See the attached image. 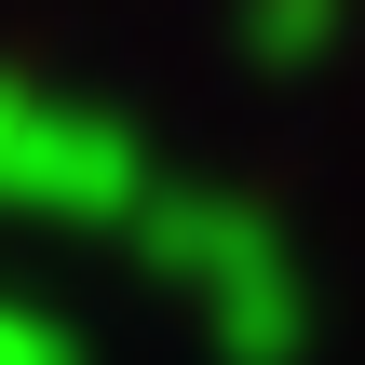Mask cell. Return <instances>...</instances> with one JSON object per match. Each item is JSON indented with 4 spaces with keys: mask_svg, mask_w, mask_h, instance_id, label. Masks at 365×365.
I'll return each instance as SVG.
<instances>
[{
    "mask_svg": "<svg viewBox=\"0 0 365 365\" xmlns=\"http://www.w3.org/2000/svg\"><path fill=\"white\" fill-rule=\"evenodd\" d=\"M149 257L203 298V325H217L230 365H298L312 312H298V257L271 244V217H244L217 190H176V203H149Z\"/></svg>",
    "mask_w": 365,
    "mask_h": 365,
    "instance_id": "6da1fadb",
    "label": "cell"
},
{
    "mask_svg": "<svg viewBox=\"0 0 365 365\" xmlns=\"http://www.w3.org/2000/svg\"><path fill=\"white\" fill-rule=\"evenodd\" d=\"M0 203L122 217V203H135V149H122V122H68V108H27V95H0Z\"/></svg>",
    "mask_w": 365,
    "mask_h": 365,
    "instance_id": "7a4b0ae2",
    "label": "cell"
},
{
    "mask_svg": "<svg viewBox=\"0 0 365 365\" xmlns=\"http://www.w3.org/2000/svg\"><path fill=\"white\" fill-rule=\"evenodd\" d=\"M339 41V0H244V54L257 68H325Z\"/></svg>",
    "mask_w": 365,
    "mask_h": 365,
    "instance_id": "3957f363",
    "label": "cell"
}]
</instances>
